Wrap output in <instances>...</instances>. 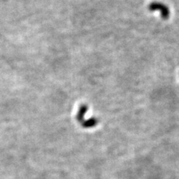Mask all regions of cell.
<instances>
[{"instance_id": "cell-1", "label": "cell", "mask_w": 179, "mask_h": 179, "mask_svg": "<svg viewBox=\"0 0 179 179\" xmlns=\"http://www.w3.org/2000/svg\"><path fill=\"white\" fill-rule=\"evenodd\" d=\"M149 9L151 11L159 10L161 11V15L163 20H167L169 17V10L167 6L159 2H152L149 5Z\"/></svg>"}, {"instance_id": "cell-3", "label": "cell", "mask_w": 179, "mask_h": 179, "mask_svg": "<svg viewBox=\"0 0 179 179\" xmlns=\"http://www.w3.org/2000/svg\"><path fill=\"white\" fill-rule=\"evenodd\" d=\"M98 123V120L96 118H90L89 119L85 120L82 122V126L85 128H93L96 126Z\"/></svg>"}, {"instance_id": "cell-2", "label": "cell", "mask_w": 179, "mask_h": 179, "mask_svg": "<svg viewBox=\"0 0 179 179\" xmlns=\"http://www.w3.org/2000/svg\"><path fill=\"white\" fill-rule=\"evenodd\" d=\"M88 106L85 105H82V106L80 107L79 112H78L77 116H76V118H77V120L79 121V122H82H82L85 121V113H86V112L88 111Z\"/></svg>"}]
</instances>
